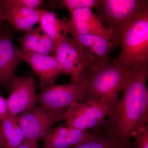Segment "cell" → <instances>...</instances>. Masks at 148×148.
I'll return each mask as SVG.
<instances>
[{
  "label": "cell",
  "instance_id": "1",
  "mask_svg": "<svg viewBox=\"0 0 148 148\" xmlns=\"http://www.w3.org/2000/svg\"><path fill=\"white\" fill-rule=\"evenodd\" d=\"M148 64L131 68L121 99L108 116L110 135L126 148H132V134L148 125Z\"/></svg>",
  "mask_w": 148,
  "mask_h": 148
},
{
  "label": "cell",
  "instance_id": "2",
  "mask_svg": "<svg viewBox=\"0 0 148 148\" xmlns=\"http://www.w3.org/2000/svg\"><path fill=\"white\" fill-rule=\"evenodd\" d=\"M131 69L117 60L101 66L85 80L84 101L116 104L118 96L124 89Z\"/></svg>",
  "mask_w": 148,
  "mask_h": 148
},
{
  "label": "cell",
  "instance_id": "3",
  "mask_svg": "<svg viewBox=\"0 0 148 148\" xmlns=\"http://www.w3.org/2000/svg\"><path fill=\"white\" fill-rule=\"evenodd\" d=\"M54 55L63 74L70 75L72 82L85 80L103 66L96 56L68 36L56 46Z\"/></svg>",
  "mask_w": 148,
  "mask_h": 148
},
{
  "label": "cell",
  "instance_id": "4",
  "mask_svg": "<svg viewBox=\"0 0 148 148\" xmlns=\"http://www.w3.org/2000/svg\"><path fill=\"white\" fill-rule=\"evenodd\" d=\"M121 51L117 61L129 68L148 62V6L120 33Z\"/></svg>",
  "mask_w": 148,
  "mask_h": 148
},
{
  "label": "cell",
  "instance_id": "5",
  "mask_svg": "<svg viewBox=\"0 0 148 148\" xmlns=\"http://www.w3.org/2000/svg\"><path fill=\"white\" fill-rule=\"evenodd\" d=\"M148 6L146 0H98L97 10L106 27L120 36L122 30Z\"/></svg>",
  "mask_w": 148,
  "mask_h": 148
},
{
  "label": "cell",
  "instance_id": "6",
  "mask_svg": "<svg viewBox=\"0 0 148 148\" xmlns=\"http://www.w3.org/2000/svg\"><path fill=\"white\" fill-rule=\"evenodd\" d=\"M66 109L53 110L40 105L17 115L24 141L38 143L53 124L65 120Z\"/></svg>",
  "mask_w": 148,
  "mask_h": 148
},
{
  "label": "cell",
  "instance_id": "7",
  "mask_svg": "<svg viewBox=\"0 0 148 148\" xmlns=\"http://www.w3.org/2000/svg\"><path fill=\"white\" fill-rule=\"evenodd\" d=\"M116 105L105 101L73 102L66 109V124L84 131L94 128L103 121Z\"/></svg>",
  "mask_w": 148,
  "mask_h": 148
},
{
  "label": "cell",
  "instance_id": "8",
  "mask_svg": "<svg viewBox=\"0 0 148 148\" xmlns=\"http://www.w3.org/2000/svg\"><path fill=\"white\" fill-rule=\"evenodd\" d=\"M85 86V81H79L45 88L37 95L38 103L53 110L66 108L73 102L84 101Z\"/></svg>",
  "mask_w": 148,
  "mask_h": 148
},
{
  "label": "cell",
  "instance_id": "9",
  "mask_svg": "<svg viewBox=\"0 0 148 148\" xmlns=\"http://www.w3.org/2000/svg\"><path fill=\"white\" fill-rule=\"evenodd\" d=\"M71 14L68 25L69 34L73 37L79 34L97 35L121 42V36L106 27L91 9H80Z\"/></svg>",
  "mask_w": 148,
  "mask_h": 148
},
{
  "label": "cell",
  "instance_id": "10",
  "mask_svg": "<svg viewBox=\"0 0 148 148\" xmlns=\"http://www.w3.org/2000/svg\"><path fill=\"white\" fill-rule=\"evenodd\" d=\"M10 95L6 100L9 112L17 116L36 106V83L32 74L16 76L11 84Z\"/></svg>",
  "mask_w": 148,
  "mask_h": 148
},
{
  "label": "cell",
  "instance_id": "11",
  "mask_svg": "<svg viewBox=\"0 0 148 148\" xmlns=\"http://www.w3.org/2000/svg\"><path fill=\"white\" fill-rule=\"evenodd\" d=\"M19 51L22 61L28 63L38 77L41 89L55 85L57 78L63 74L54 55L28 52L21 49Z\"/></svg>",
  "mask_w": 148,
  "mask_h": 148
},
{
  "label": "cell",
  "instance_id": "12",
  "mask_svg": "<svg viewBox=\"0 0 148 148\" xmlns=\"http://www.w3.org/2000/svg\"><path fill=\"white\" fill-rule=\"evenodd\" d=\"M21 61L19 49L14 46L10 31L7 30L0 35V86L10 88L16 67Z\"/></svg>",
  "mask_w": 148,
  "mask_h": 148
},
{
  "label": "cell",
  "instance_id": "13",
  "mask_svg": "<svg viewBox=\"0 0 148 148\" xmlns=\"http://www.w3.org/2000/svg\"><path fill=\"white\" fill-rule=\"evenodd\" d=\"M94 134L66 125H59L47 130L41 140L42 148H71L90 139Z\"/></svg>",
  "mask_w": 148,
  "mask_h": 148
},
{
  "label": "cell",
  "instance_id": "14",
  "mask_svg": "<svg viewBox=\"0 0 148 148\" xmlns=\"http://www.w3.org/2000/svg\"><path fill=\"white\" fill-rule=\"evenodd\" d=\"M87 51L96 56L103 65L110 63L109 56L120 42L114 41L97 35L79 34L73 37Z\"/></svg>",
  "mask_w": 148,
  "mask_h": 148
},
{
  "label": "cell",
  "instance_id": "15",
  "mask_svg": "<svg viewBox=\"0 0 148 148\" xmlns=\"http://www.w3.org/2000/svg\"><path fill=\"white\" fill-rule=\"evenodd\" d=\"M20 43L21 49L25 51L50 56L55 53V44L39 27H33L26 32L20 39Z\"/></svg>",
  "mask_w": 148,
  "mask_h": 148
},
{
  "label": "cell",
  "instance_id": "16",
  "mask_svg": "<svg viewBox=\"0 0 148 148\" xmlns=\"http://www.w3.org/2000/svg\"><path fill=\"white\" fill-rule=\"evenodd\" d=\"M39 27L53 41L56 47L69 34L68 20L61 19L53 12L42 10Z\"/></svg>",
  "mask_w": 148,
  "mask_h": 148
},
{
  "label": "cell",
  "instance_id": "17",
  "mask_svg": "<svg viewBox=\"0 0 148 148\" xmlns=\"http://www.w3.org/2000/svg\"><path fill=\"white\" fill-rule=\"evenodd\" d=\"M1 121L4 140L3 148H18L24 142V137L17 116L9 112Z\"/></svg>",
  "mask_w": 148,
  "mask_h": 148
},
{
  "label": "cell",
  "instance_id": "18",
  "mask_svg": "<svg viewBox=\"0 0 148 148\" xmlns=\"http://www.w3.org/2000/svg\"><path fill=\"white\" fill-rule=\"evenodd\" d=\"M42 10H38L36 13L29 15H16L5 14L3 20H7L16 30L27 32L39 23Z\"/></svg>",
  "mask_w": 148,
  "mask_h": 148
},
{
  "label": "cell",
  "instance_id": "19",
  "mask_svg": "<svg viewBox=\"0 0 148 148\" xmlns=\"http://www.w3.org/2000/svg\"><path fill=\"white\" fill-rule=\"evenodd\" d=\"M71 148H126L115 138L110 135L109 137L94 135L78 145Z\"/></svg>",
  "mask_w": 148,
  "mask_h": 148
},
{
  "label": "cell",
  "instance_id": "20",
  "mask_svg": "<svg viewBox=\"0 0 148 148\" xmlns=\"http://www.w3.org/2000/svg\"><path fill=\"white\" fill-rule=\"evenodd\" d=\"M60 8H65L70 13L82 8H98V0H64L61 1Z\"/></svg>",
  "mask_w": 148,
  "mask_h": 148
},
{
  "label": "cell",
  "instance_id": "21",
  "mask_svg": "<svg viewBox=\"0 0 148 148\" xmlns=\"http://www.w3.org/2000/svg\"><path fill=\"white\" fill-rule=\"evenodd\" d=\"M4 4L6 5L12 7L39 8L42 5L43 1L42 0H4Z\"/></svg>",
  "mask_w": 148,
  "mask_h": 148
},
{
  "label": "cell",
  "instance_id": "22",
  "mask_svg": "<svg viewBox=\"0 0 148 148\" xmlns=\"http://www.w3.org/2000/svg\"><path fill=\"white\" fill-rule=\"evenodd\" d=\"M132 137L136 140L137 148H148V125L135 131Z\"/></svg>",
  "mask_w": 148,
  "mask_h": 148
},
{
  "label": "cell",
  "instance_id": "23",
  "mask_svg": "<svg viewBox=\"0 0 148 148\" xmlns=\"http://www.w3.org/2000/svg\"><path fill=\"white\" fill-rule=\"evenodd\" d=\"M8 113L6 100L0 94V120L4 118Z\"/></svg>",
  "mask_w": 148,
  "mask_h": 148
},
{
  "label": "cell",
  "instance_id": "24",
  "mask_svg": "<svg viewBox=\"0 0 148 148\" xmlns=\"http://www.w3.org/2000/svg\"><path fill=\"white\" fill-rule=\"evenodd\" d=\"M17 148H39L38 143L30 141H24L21 145Z\"/></svg>",
  "mask_w": 148,
  "mask_h": 148
},
{
  "label": "cell",
  "instance_id": "25",
  "mask_svg": "<svg viewBox=\"0 0 148 148\" xmlns=\"http://www.w3.org/2000/svg\"><path fill=\"white\" fill-rule=\"evenodd\" d=\"M5 8L3 1H0V21L3 20L4 15Z\"/></svg>",
  "mask_w": 148,
  "mask_h": 148
},
{
  "label": "cell",
  "instance_id": "26",
  "mask_svg": "<svg viewBox=\"0 0 148 148\" xmlns=\"http://www.w3.org/2000/svg\"><path fill=\"white\" fill-rule=\"evenodd\" d=\"M3 137L1 121L0 120V148H3Z\"/></svg>",
  "mask_w": 148,
  "mask_h": 148
}]
</instances>
